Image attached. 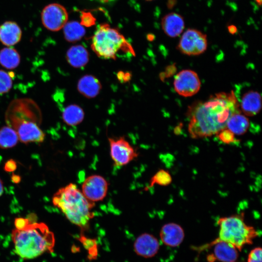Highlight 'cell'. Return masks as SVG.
<instances>
[{"label": "cell", "mask_w": 262, "mask_h": 262, "mask_svg": "<svg viewBox=\"0 0 262 262\" xmlns=\"http://www.w3.org/2000/svg\"><path fill=\"white\" fill-rule=\"evenodd\" d=\"M241 112L233 91L211 96L207 100L197 102L188 110V132L194 139L217 134L226 128L227 123L235 113Z\"/></svg>", "instance_id": "1"}, {"label": "cell", "mask_w": 262, "mask_h": 262, "mask_svg": "<svg viewBox=\"0 0 262 262\" xmlns=\"http://www.w3.org/2000/svg\"><path fill=\"white\" fill-rule=\"evenodd\" d=\"M11 236L15 253L23 259H33L53 251L54 234L44 223L30 221L21 229H14Z\"/></svg>", "instance_id": "2"}, {"label": "cell", "mask_w": 262, "mask_h": 262, "mask_svg": "<svg viewBox=\"0 0 262 262\" xmlns=\"http://www.w3.org/2000/svg\"><path fill=\"white\" fill-rule=\"evenodd\" d=\"M52 203L73 224L82 231L88 229L94 217L92 210L95 204L84 196L76 184L70 183L59 189L52 197Z\"/></svg>", "instance_id": "3"}, {"label": "cell", "mask_w": 262, "mask_h": 262, "mask_svg": "<svg viewBox=\"0 0 262 262\" xmlns=\"http://www.w3.org/2000/svg\"><path fill=\"white\" fill-rule=\"evenodd\" d=\"M91 49L99 58L115 60L122 51L135 54L133 49L124 36L107 24L99 25L92 38Z\"/></svg>", "instance_id": "4"}, {"label": "cell", "mask_w": 262, "mask_h": 262, "mask_svg": "<svg viewBox=\"0 0 262 262\" xmlns=\"http://www.w3.org/2000/svg\"><path fill=\"white\" fill-rule=\"evenodd\" d=\"M217 224L219 236L214 241L228 243L239 251L246 245L252 244L258 235L254 227L245 223L244 213L220 217Z\"/></svg>", "instance_id": "5"}, {"label": "cell", "mask_w": 262, "mask_h": 262, "mask_svg": "<svg viewBox=\"0 0 262 262\" xmlns=\"http://www.w3.org/2000/svg\"><path fill=\"white\" fill-rule=\"evenodd\" d=\"M207 47V35L197 29L189 28L182 34L177 49L183 54L196 56L204 53Z\"/></svg>", "instance_id": "6"}, {"label": "cell", "mask_w": 262, "mask_h": 262, "mask_svg": "<svg viewBox=\"0 0 262 262\" xmlns=\"http://www.w3.org/2000/svg\"><path fill=\"white\" fill-rule=\"evenodd\" d=\"M110 155L114 165H126L137 158L138 154L135 149L124 137L108 138Z\"/></svg>", "instance_id": "7"}, {"label": "cell", "mask_w": 262, "mask_h": 262, "mask_svg": "<svg viewBox=\"0 0 262 262\" xmlns=\"http://www.w3.org/2000/svg\"><path fill=\"white\" fill-rule=\"evenodd\" d=\"M173 85L174 90L179 95L184 97H190L199 91L201 82L195 71L184 69L176 75Z\"/></svg>", "instance_id": "8"}, {"label": "cell", "mask_w": 262, "mask_h": 262, "mask_svg": "<svg viewBox=\"0 0 262 262\" xmlns=\"http://www.w3.org/2000/svg\"><path fill=\"white\" fill-rule=\"evenodd\" d=\"M66 9L58 3H51L44 7L41 13V20L48 30L56 32L64 28L67 22Z\"/></svg>", "instance_id": "9"}, {"label": "cell", "mask_w": 262, "mask_h": 262, "mask_svg": "<svg viewBox=\"0 0 262 262\" xmlns=\"http://www.w3.org/2000/svg\"><path fill=\"white\" fill-rule=\"evenodd\" d=\"M108 186V182L103 177L92 175L84 180L81 192L88 200L95 203L101 201L105 197Z\"/></svg>", "instance_id": "10"}, {"label": "cell", "mask_w": 262, "mask_h": 262, "mask_svg": "<svg viewBox=\"0 0 262 262\" xmlns=\"http://www.w3.org/2000/svg\"><path fill=\"white\" fill-rule=\"evenodd\" d=\"M16 132L18 140L23 143L42 142L45 134L38 125L32 120H23L13 126Z\"/></svg>", "instance_id": "11"}, {"label": "cell", "mask_w": 262, "mask_h": 262, "mask_svg": "<svg viewBox=\"0 0 262 262\" xmlns=\"http://www.w3.org/2000/svg\"><path fill=\"white\" fill-rule=\"evenodd\" d=\"M214 246L213 253L208 257V260L213 262L216 260L221 262H235L238 257L237 249L231 245L223 241H213L204 247Z\"/></svg>", "instance_id": "12"}, {"label": "cell", "mask_w": 262, "mask_h": 262, "mask_svg": "<svg viewBox=\"0 0 262 262\" xmlns=\"http://www.w3.org/2000/svg\"><path fill=\"white\" fill-rule=\"evenodd\" d=\"M133 247L134 252L137 255L149 258L157 254L160 244L157 239L153 235L144 233L136 238Z\"/></svg>", "instance_id": "13"}, {"label": "cell", "mask_w": 262, "mask_h": 262, "mask_svg": "<svg viewBox=\"0 0 262 262\" xmlns=\"http://www.w3.org/2000/svg\"><path fill=\"white\" fill-rule=\"evenodd\" d=\"M161 26L166 35L175 38L183 32L185 22L181 15L176 12H170L162 17Z\"/></svg>", "instance_id": "14"}, {"label": "cell", "mask_w": 262, "mask_h": 262, "mask_svg": "<svg viewBox=\"0 0 262 262\" xmlns=\"http://www.w3.org/2000/svg\"><path fill=\"white\" fill-rule=\"evenodd\" d=\"M160 236L164 245L171 247H176L183 241L184 232L180 225L174 223H169L162 227Z\"/></svg>", "instance_id": "15"}, {"label": "cell", "mask_w": 262, "mask_h": 262, "mask_svg": "<svg viewBox=\"0 0 262 262\" xmlns=\"http://www.w3.org/2000/svg\"><path fill=\"white\" fill-rule=\"evenodd\" d=\"M239 103L240 109L248 116L258 114L262 108V97L256 91L249 90L244 93Z\"/></svg>", "instance_id": "16"}, {"label": "cell", "mask_w": 262, "mask_h": 262, "mask_svg": "<svg viewBox=\"0 0 262 262\" xmlns=\"http://www.w3.org/2000/svg\"><path fill=\"white\" fill-rule=\"evenodd\" d=\"M22 31L16 23L8 21L0 26V41L10 47L17 44L21 39Z\"/></svg>", "instance_id": "17"}, {"label": "cell", "mask_w": 262, "mask_h": 262, "mask_svg": "<svg viewBox=\"0 0 262 262\" xmlns=\"http://www.w3.org/2000/svg\"><path fill=\"white\" fill-rule=\"evenodd\" d=\"M78 91L84 97L91 98L96 97L101 89L98 79L92 75H85L80 79L77 84Z\"/></svg>", "instance_id": "18"}, {"label": "cell", "mask_w": 262, "mask_h": 262, "mask_svg": "<svg viewBox=\"0 0 262 262\" xmlns=\"http://www.w3.org/2000/svg\"><path fill=\"white\" fill-rule=\"evenodd\" d=\"M66 58L72 66L81 68L84 66L89 61V53L82 45H76L70 47L67 51Z\"/></svg>", "instance_id": "19"}, {"label": "cell", "mask_w": 262, "mask_h": 262, "mask_svg": "<svg viewBox=\"0 0 262 262\" xmlns=\"http://www.w3.org/2000/svg\"><path fill=\"white\" fill-rule=\"evenodd\" d=\"M250 125L249 119L241 114V112L235 113L229 119L226 128L234 134L241 135L245 133Z\"/></svg>", "instance_id": "20"}, {"label": "cell", "mask_w": 262, "mask_h": 262, "mask_svg": "<svg viewBox=\"0 0 262 262\" xmlns=\"http://www.w3.org/2000/svg\"><path fill=\"white\" fill-rule=\"evenodd\" d=\"M84 113L83 109L76 104H70L64 108L62 113L64 121L68 125L76 126L83 120Z\"/></svg>", "instance_id": "21"}, {"label": "cell", "mask_w": 262, "mask_h": 262, "mask_svg": "<svg viewBox=\"0 0 262 262\" xmlns=\"http://www.w3.org/2000/svg\"><path fill=\"white\" fill-rule=\"evenodd\" d=\"M20 62V55L15 49L7 47L0 50V64L5 68L14 69L19 65Z\"/></svg>", "instance_id": "22"}, {"label": "cell", "mask_w": 262, "mask_h": 262, "mask_svg": "<svg viewBox=\"0 0 262 262\" xmlns=\"http://www.w3.org/2000/svg\"><path fill=\"white\" fill-rule=\"evenodd\" d=\"M65 39L68 42H74L81 39L85 33L84 28L78 22H67L64 27Z\"/></svg>", "instance_id": "23"}, {"label": "cell", "mask_w": 262, "mask_h": 262, "mask_svg": "<svg viewBox=\"0 0 262 262\" xmlns=\"http://www.w3.org/2000/svg\"><path fill=\"white\" fill-rule=\"evenodd\" d=\"M18 138L16 132L10 126L0 128V148L6 149L14 147Z\"/></svg>", "instance_id": "24"}, {"label": "cell", "mask_w": 262, "mask_h": 262, "mask_svg": "<svg viewBox=\"0 0 262 262\" xmlns=\"http://www.w3.org/2000/svg\"><path fill=\"white\" fill-rule=\"evenodd\" d=\"M172 180V179L169 172L162 169L158 170L152 177L148 188L155 184L163 186H168L171 183Z\"/></svg>", "instance_id": "25"}, {"label": "cell", "mask_w": 262, "mask_h": 262, "mask_svg": "<svg viewBox=\"0 0 262 262\" xmlns=\"http://www.w3.org/2000/svg\"><path fill=\"white\" fill-rule=\"evenodd\" d=\"M79 240L85 248L88 250V257H90L91 259H95L98 255L97 244L95 239L87 238L81 233Z\"/></svg>", "instance_id": "26"}, {"label": "cell", "mask_w": 262, "mask_h": 262, "mask_svg": "<svg viewBox=\"0 0 262 262\" xmlns=\"http://www.w3.org/2000/svg\"><path fill=\"white\" fill-rule=\"evenodd\" d=\"M13 81L11 75L0 70V94L8 92L12 87Z\"/></svg>", "instance_id": "27"}, {"label": "cell", "mask_w": 262, "mask_h": 262, "mask_svg": "<svg viewBox=\"0 0 262 262\" xmlns=\"http://www.w3.org/2000/svg\"><path fill=\"white\" fill-rule=\"evenodd\" d=\"M218 139L225 144H231L235 141V134L226 128L217 134Z\"/></svg>", "instance_id": "28"}, {"label": "cell", "mask_w": 262, "mask_h": 262, "mask_svg": "<svg viewBox=\"0 0 262 262\" xmlns=\"http://www.w3.org/2000/svg\"><path fill=\"white\" fill-rule=\"evenodd\" d=\"M247 262H262L261 247H255L250 252Z\"/></svg>", "instance_id": "29"}, {"label": "cell", "mask_w": 262, "mask_h": 262, "mask_svg": "<svg viewBox=\"0 0 262 262\" xmlns=\"http://www.w3.org/2000/svg\"><path fill=\"white\" fill-rule=\"evenodd\" d=\"M30 222V220L28 218H16L15 220V228L18 229H23Z\"/></svg>", "instance_id": "30"}, {"label": "cell", "mask_w": 262, "mask_h": 262, "mask_svg": "<svg viewBox=\"0 0 262 262\" xmlns=\"http://www.w3.org/2000/svg\"><path fill=\"white\" fill-rule=\"evenodd\" d=\"M16 162L13 160H9L5 164L4 169L7 171H13L16 169Z\"/></svg>", "instance_id": "31"}, {"label": "cell", "mask_w": 262, "mask_h": 262, "mask_svg": "<svg viewBox=\"0 0 262 262\" xmlns=\"http://www.w3.org/2000/svg\"><path fill=\"white\" fill-rule=\"evenodd\" d=\"M228 32L231 34L236 33L237 32V27L234 25H229L227 27Z\"/></svg>", "instance_id": "32"}, {"label": "cell", "mask_w": 262, "mask_h": 262, "mask_svg": "<svg viewBox=\"0 0 262 262\" xmlns=\"http://www.w3.org/2000/svg\"><path fill=\"white\" fill-rule=\"evenodd\" d=\"M94 0V1L100 2V3H106L112 2L114 1L115 0Z\"/></svg>", "instance_id": "33"}, {"label": "cell", "mask_w": 262, "mask_h": 262, "mask_svg": "<svg viewBox=\"0 0 262 262\" xmlns=\"http://www.w3.org/2000/svg\"><path fill=\"white\" fill-rule=\"evenodd\" d=\"M12 180L15 182H18L20 180V178L18 176L15 175L12 177Z\"/></svg>", "instance_id": "34"}, {"label": "cell", "mask_w": 262, "mask_h": 262, "mask_svg": "<svg viewBox=\"0 0 262 262\" xmlns=\"http://www.w3.org/2000/svg\"><path fill=\"white\" fill-rule=\"evenodd\" d=\"M3 192V183L1 179H0V196L2 195Z\"/></svg>", "instance_id": "35"}, {"label": "cell", "mask_w": 262, "mask_h": 262, "mask_svg": "<svg viewBox=\"0 0 262 262\" xmlns=\"http://www.w3.org/2000/svg\"><path fill=\"white\" fill-rule=\"evenodd\" d=\"M256 3L259 5L261 6L262 5V0H255Z\"/></svg>", "instance_id": "36"}, {"label": "cell", "mask_w": 262, "mask_h": 262, "mask_svg": "<svg viewBox=\"0 0 262 262\" xmlns=\"http://www.w3.org/2000/svg\"><path fill=\"white\" fill-rule=\"evenodd\" d=\"M146 0L151 1V0Z\"/></svg>", "instance_id": "37"}]
</instances>
